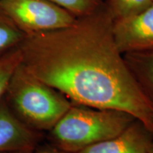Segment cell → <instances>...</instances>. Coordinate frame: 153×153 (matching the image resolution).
Masks as SVG:
<instances>
[{
  "label": "cell",
  "mask_w": 153,
  "mask_h": 153,
  "mask_svg": "<svg viewBox=\"0 0 153 153\" xmlns=\"http://www.w3.org/2000/svg\"><path fill=\"white\" fill-rule=\"evenodd\" d=\"M113 24L101 6L68 27L26 36L21 65L72 104L126 112L153 135V103L118 50Z\"/></svg>",
  "instance_id": "cell-1"
},
{
  "label": "cell",
  "mask_w": 153,
  "mask_h": 153,
  "mask_svg": "<svg viewBox=\"0 0 153 153\" xmlns=\"http://www.w3.org/2000/svg\"><path fill=\"white\" fill-rule=\"evenodd\" d=\"M3 99L22 123L42 134L51 131L72 105L60 91L27 71L21 62Z\"/></svg>",
  "instance_id": "cell-2"
},
{
  "label": "cell",
  "mask_w": 153,
  "mask_h": 153,
  "mask_svg": "<svg viewBox=\"0 0 153 153\" xmlns=\"http://www.w3.org/2000/svg\"><path fill=\"white\" fill-rule=\"evenodd\" d=\"M135 118L122 111L72 104L70 109L47 133L49 144L70 153L119 135Z\"/></svg>",
  "instance_id": "cell-3"
},
{
  "label": "cell",
  "mask_w": 153,
  "mask_h": 153,
  "mask_svg": "<svg viewBox=\"0 0 153 153\" xmlns=\"http://www.w3.org/2000/svg\"><path fill=\"white\" fill-rule=\"evenodd\" d=\"M0 9L25 36L68 27L77 18L48 0H0Z\"/></svg>",
  "instance_id": "cell-4"
},
{
  "label": "cell",
  "mask_w": 153,
  "mask_h": 153,
  "mask_svg": "<svg viewBox=\"0 0 153 153\" xmlns=\"http://www.w3.org/2000/svg\"><path fill=\"white\" fill-rule=\"evenodd\" d=\"M113 35L123 55L153 51V2L139 14L114 20Z\"/></svg>",
  "instance_id": "cell-5"
},
{
  "label": "cell",
  "mask_w": 153,
  "mask_h": 153,
  "mask_svg": "<svg viewBox=\"0 0 153 153\" xmlns=\"http://www.w3.org/2000/svg\"><path fill=\"white\" fill-rule=\"evenodd\" d=\"M43 134L31 130L17 118L4 100L0 101V153L33 151Z\"/></svg>",
  "instance_id": "cell-6"
},
{
  "label": "cell",
  "mask_w": 153,
  "mask_h": 153,
  "mask_svg": "<svg viewBox=\"0 0 153 153\" xmlns=\"http://www.w3.org/2000/svg\"><path fill=\"white\" fill-rule=\"evenodd\" d=\"M153 135L141 122L135 120L123 133L76 153H148Z\"/></svg>",
  "instance_id": "cell-7"
},
{
  "label": "cell",
  "mask_w": 153,
  "mask_h": 153,
  "mask_svg": "<svg viewBox=\"0 0 153 153\" xmlns=\"http://www.w3.org/2000/svg\"><path fill=\"white\" fill-rule=\"evenodd\" d=\"M123 57L140 87L153 103V51L126 53Z\"/></svg>",
  "instance_id": "cell-8"
},
{
  "label": "cell",
  "mask_w": 153,
  "mask_h": 153,
  "mask_svg": "<svg viewBox=\"0 0 153 153\" xmlns=\"http://www.w3.org/2000/svg\"><path fill=\"white\" fill-rule=\"evenodd\" d=\"M25 36L0 9V57L18 48Z\"/></svg>",
  "instance_id": "cell-9"
},
{
  "label": "cell",
  "mask_w": 153,
  "mask_h": 153,
  "mask_svg": "<svg viewBox=\"0 0 153 153\" xmlns=\"http://www.w3.org/2000/svg\"><path fill=\"white\" fill-rule=\"evenodd\" d=\"M152 2V0H108L107 9L114 20H120L139 14Z\"/></svg>",
  "instance_id": "cell-10"
},
{
  "label": "cell",
  "mask_w": 153,
  "mask_h": 153,
  "mask_svg": "<svg viewBox=\"0 0 153 153\" xmlns=\"http://www.w3.org/2000/svg\"><path fill=\"white\" fill-rule=\"evenodd\" d=\"M20 62L19 47L0 57V101L4 97L9 80Z\"/></svg>",
  "instance_id": "cell-11"
},
{
  "label": "cell",
  "mask_w": 153,
  "mask_h": 153,
  "mask_svg": "<svg viewBox=\"0 0 153 153\" xmlns=\"http://www.w3.org/2000/svg\"><path fill=\"white\" fill-rule=\"evenodd\" d=\"M76 17L89 14L101 7V0H48Z\"/></svg>",
  "instance_id": "cell-12"
},
{
  "label": "cell",
  "mask_w": 153,
  "mask_h": 153,
  "mask_svg": "<svg viewBox=\"0 0 153 153\" xmlns=\"http://www.w3.org/2000/svg\"><path fill=\"white\" fill-rule=\"evenodd\" d=\"M33 153H70L65 151L60 150L51 144L45 145H38L37 148L33 150Z\"/></svg>",
  "instance_id": "cell-13"
},
{
  "label": "cell",
  "mask_w": 153,
  "mask_h": 153,
  "mask_svg": "<svg viewBox=\"0 0 153 153\" xmlns=\"http://www.w3.org/2000/svg\"><path fill=\"white\" fill-rule=\"evenodd\" d=\"M33 151H14V152H7L2 153H33Z\"/></svg>",
  "instance_id": "cell-14"
},
{
  "label": "cell",
  "mask_w": 153,
  "mask_h": 153,
  "mask_svg": "<svg viewBox=\"0 0 153 153\" xmlns=\"http://www.w3.org/2000/svg\"><path fill=\"white\" fill-rule=\"evenodd\" d=\"M148 153H153V142L150 145V149H149Z\"/></svg>",
  "instance_id": "cell-15"
},
{
  "label": "cell",
  "mask_w": 153,
  "mask_h": 153,
  "mask_svg": "<svg viewBox=\"0 0 153 153\" xmlns=\"http://www.w3.org/2000/svg\"><path fill=\"white\" fill-rule=\"evenodd\" d=\"M152 1H153V0H152Z\"/></svg>",
  "instance_id": "cell-16"
}]
</instances>
